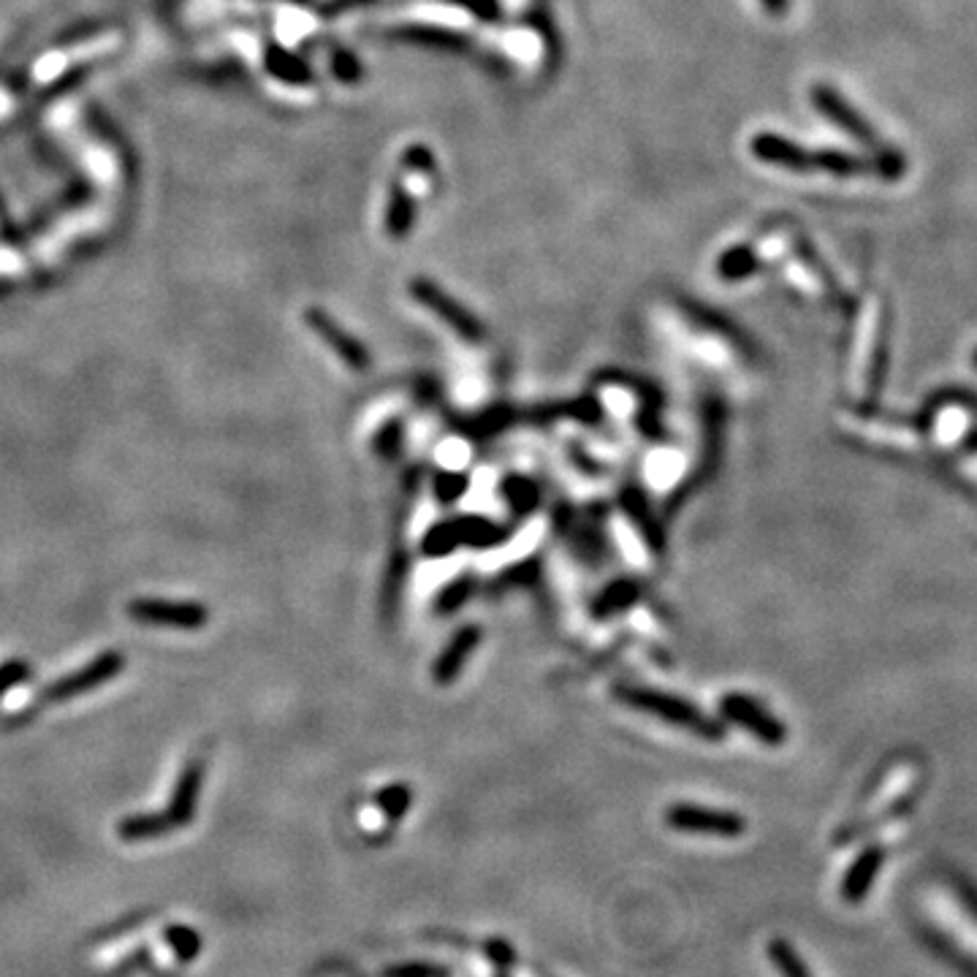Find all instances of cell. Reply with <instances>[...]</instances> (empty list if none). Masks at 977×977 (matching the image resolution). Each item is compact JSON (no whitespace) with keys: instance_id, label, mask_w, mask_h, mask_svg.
<instances>
[{"instance_id":"obj_4","label":"cell","mask_w":977,"mask_h":977,"mask_svg":"<svg viewBox=\"0 0 977 977\" xmlns=\"http://www.w3.org/2000/svg\"><path fill=\"white\" fill-rule=\"evenodd\" d=\"M812 104L820 115L829 117L831 123L839 125V128L844 131V134L853 136L855 142L866 144V147H872V153L874 149L883 147L877 131H874V125L869 123V119L863 117L861 112L855 110V106L850 104L842 93H839V90H834L831 85H823V82H818V85L812 87Z\"/></svg>"},{"instance_id":"obj_8","label":"cell","mask_w":977,"mask_h":977,"mask_svg":"<svg viewBox=\"0 0 977 977\" xmlns=\"http://www.w3.org/2000/svg\"><path fill=\"white\" fill-rule=\"evenodd\" d=\"M749 149L758 160L771 166H782V169L793 172H809L814 169V149L801 147L799 142L784 139L777 134H758L749 142Z\"/></svg>"},{"instance_id":"obj_13","label":"cell","mask_w":977,"mask_h":977,"mask_svg":"<svg viewBox=\"0 0 977 977\" xmlns=\"http://www.w3.org/2000/svg\"><path fill=\"white\" fill-rule=\"evenodd\" d=\"M201 777H204L201 763H190L188 769H185L183 779H179L177 790H174L172 796V807L169 812H166V818L172 820L174 829H179V825H185L190 818H194L196 799H199V790H201Z\"/></svg>"},{"instance_id":"obj_7","label":"cell","mask_w":977,"mask_h":977,"mask_svg":"<svg viewBox=\"0 0 977 977\" xmlns=\"http://www.w3.org/2000/svg\"><path fill=\"white\" fill-rule=\"evenodd\" d=\"M308 323L318 337H321L323 343H329V347L343 358L347 367H353L356 373H364V370L370 367L367 347L358 343L353 334H347L332 315H326L323 310H308Z\"/></svg>"},{"instance_id":"obj_24","label":"cell","mask_w":977,"mask_h":977,"mask_svg":"<svg viewBox=\"0 0 977 977\" xmlns=\"http://www.w3.org/2000/svg\"><path fill=\"white\" fill-rule=\"evenodd\" d=\"M405 35H407V39H429V41H446V44H448V46H459V44H465V39H461V35L446 33V30H418V28H410V30H405Z\"/></svg>"},{"instance_id":"obj_12","label":"cell","mask_w":977,"mask_h":977,"mask_svg":"<svg viewBox=\"0 0 977 977\" xmlns=\"http://www.w3.org/2000/svg\"><path fill=\"white\" fill-rule=\"evenodd\" d=\"M885 853L880 848H869L863 850L859 859L853 861V866L848 869L842 880V898L850 904H859L863 898L869 896L872 885L877 883L880 877V869H883Z\"/></svg>"},{"instance_id":"obj_16","label":"cell","mask_w":977,"mask_h":977,"mask_svg":"<svg viewBox=\"0 0 977 977\" xmlns=\"http://www.w3.org/2000/svg\"><path fill=\"white\" fill-rule=\"evenodd\" d=\"M172 829L174 825L166 814H134V818H125L117 831L125 842H142V839L164 836Z\"/></svg>"},{"instance_id":"obj_28","label":"cell","mask_w":977,"mask_h":977,"mask_svg":"<svg viewBox=\"0 0 977 977\" xmlns=\"http://www.w3.org/2000/svg\"><path fill=\"white\" fill-rule=\"evenodd\" d=\"M467 595V584L465 581H461V584H451L446 590V595L440 597V605H443V611H451V605H454V601H461V597Z\"/></svg>"},{"instance_id":"obj_29","label":"cell","mask_w":977,"mask_h":977,"mask_svg":"<svg viewBox=\"0 0 977 977\" xmlns=\"http://www.w3.org/2000/svg\"><path fill=\"white\" fill-rule=\"evenodd\" d=\"M760 3H763V9L775 17L788 14V9H790V0H760Z\"/></svg>"},{"instance_id":"obj_20","label":"cell","mask_w":977,"mask_h":977,"mask_svg":"<svg viewBox=\"0 0 977 977\" xmlns=\"http://www.w3.org/2000/svg\"><path fill=\"white\" fill-rule=\"evenodd\" d=\"M377 807L383 809V814H386L388 820H399L407 812V807H410V790H407L405 784H392V788L381 790V796H377Z\"/></svg>"},{"instance_id":"obj_5","label":"cell","mask_w":977,"mask_h":977,"mask_svg":"<svg viewBox=\"0 0 977 977\" xmlns=\"http://www.w3.org/2000/svg\"><path fill=\"white\" fill-rule=\"evenodd\" d=\"M719 711H723L725 719L741 725V728L749 730V734H752L758 741H763V745L779 747L784 745V739H788V728H784V725L779 723L766 706H760L758 700H752L745 693L725 695L723 704H719Z\"/></svg>"},{"instance_id":"obj_18","label":"cell","mask_w":977,"mask_h":977,"mask_svg":"<svg viewBox=\"0 0 977 977\" xmlns=\"http://www.w3.org/2000/svg\"><path fill=\"white\" fill-rule=\"evenodd\" d=\"M869 166H872V172L877 174L880 179H885V183H896V179H902L904 172H907V158L902 155V149L891 147V144H883V147L872 153Z\"/></svg>"},{"instance_id":"obj_25","label":"cell","mask_w":977,"mask_h":977,"mask_svg":"<svg viewBox=\"0 0 977 977\" xmlns=\"http://www.w3.org/2000/svg\"><path fill=\"white\" fill-rule=\"evenodd\" d=\"M388 977H446V973L437 967H429V964H405V967L392 969Z\"/></svg>"},{"instance_id":"obj_11","label":"cell","mask_w":977,"mask_h":977,"mask_svg":"<svg viewBox=\"0 0 977 977\" xmlns=\"http://www.w3.org/2000/svg\"><path fill=\"white\" fill-rule=\"evenodd\" d=\"M119 668H123V657L115 655V652H110V655H101L98 661H93V665H87V668L76 671V674L69 676V679L58 682V685L50 690V698L52 700L74 698V695L85 693V690H90V687H95V685H101V682L112 679V676H115Z\"/></svg>"},{"instance_id":"obj_21","label":"cell","mask_w":977,"mask_h":977,"mask_svg":"<svg viewBox=\"0 0 977 977\" xmlns=\"http://www.w3.org/2000/svg\"><path fill=\"white\" fill-rule=\"evenodd\" d=\"M166 939H169L174 953H177L179 958H194L201 948V939L194 928H185V926L169 928V932H166Z\"/></svg>"},{"instance_id":"obj_6","label":"cell","mask_w":977,"mask_h":977,"mask_svg":"<svg viewBox=\"0 0 977 977\" xmlns=\"http://www.w3.org/2000/svg\"><path fill=\"white\" fill-rule=\"evenodd\" d=\"M671 829L685 831V834L704 836H741L745 834V818L734 812H719V809H704L695 804H676L665 812Z\"/></svg>"},{"instance_id":"obj_10","label":"cell","mask_w":977,"mask_h":977,"mask_svg":"<svg viewBox=\"0 0 977 977\" xmlns=\"http://www.w3.org/2000/svg\"><path fill=\"white\" fill-rule=\"evenodd\" d=\"M481 635H484L481 627L476 625L461 627V631L448 641V646L440 652L435 665H432V679H435L437 685H451V682L459 676L461 665H465L467 657L472 655V649L481 644Z\"/></svg>"},{"instance_id":"obj_27","label":"cell","mask_w":977,"mask_h":977,"mask_svg":"<svg viewBox=\"0 0 977 977\" xmlns=\"http://www.w3.org/2000/svg\"><path fill=\"white\" fill-rule=\"evenodd\" d=\"M405 164L418 166V169H424V172L435 169V158H432V153H429L427 147H410V149H407Z\"/></svg>"},{"instance_id":"obj_30","label":"cell","mask_w":977,"mask_h":977,"mask_svg":"<svg viewBox=\"0 0 977 977\" xmlns=\"http://www.w3.org/2000/svg\"><path fill=\"white\" fill-rule=\"evenodd\" d=\"M962 896H964V902H967V907L973 910V915L977 918V891L975 888H962Z\"/></svg>"},{"instance_id":"obj_17","label":"cell","mask_w":977,"mask_h":977,"mask_svg":"<svg viewBox=\"0 0 977 977\" xmlns=\"http://www.w3.org/2000/svg\"><path fill=\"white\" fill-rule=\"evenodd\" d=\"M760 267L758 256L749 245H736V248L725 250L717 261V274L723 280H745L755 269Z\"/></svg>"},{"instance_id":"obj_22","label":"cell","mask_w":977,"mask_h":977,"mask_svg":"<svg viewBox=\"0 0 977 977\" xmlns=\"http://www.w3.org/2000/svg\"><path fill=\"white\" fill-rule=\"evenodd\" d=\"M513 484H517L519 491L513 489L511 484H506V495L511 497V506L517 508L519 513L530 511V508L536 506V500H538V489H536V484L524 481V478H513Z\"/></svg>"},{"instance_id":"obj_15","label":"cell","mask_w":977,"mask_h":977,"mask_svg":"<svg viewBox=\"0 0 977 977\" xmlns=\"http://www.w3.org/2000/svg\"><path fill=\"white\" fill-rule=\"evenodd\" d=\"M814 169H823L834 174V177H863V174L872 172V166H869V158L829 147L814 149Z\"/></svg>"},{"instance_id":"obj_14","label":"cell","mask_w":977,"mask_h":977,"mask_svg":"<svg viewBox=\"0 0 977 977\" xmlns=\"http://www.w3.org/2000/svg\"><path fill=\"white\" fill-rule=\"evenodd\" d=\"M416 224V201L407 194L399 183L388 188V207H386V231L388 237L403 239Z\"/></svg>"},{"instance_id":"obj_9","label":"cell","mask_w":977,"mask_h":977,"mask_svg":"<svg viewBox=\"0 0 977 977\" xmlns=\"http://www.w3.org/2000/svg\"><path fill=\"white\" fill-rule=\"evenodd\" d=\"M128 614L149 625H174V627H201L207 622V611L194 603H169V601H136L128 605Z\"/></svg>"},{"instance_id":"obj_26","label":"cell","mask_w":977,"mask_h":977,"mask_svg":"<svg viewBox=\"0 0 977 977\" xmlns=\"http://www.w3.org/2000/svg\"><path fill=\"white\" fill-rule=\"evenodd\" d=\"M28 674V665L25 663H9L0 668V695L9 690L11 685H17L20 679H25Z\"/></svg>"},{"instance_id":"obj_3","label":"cell","mask_w":977,"mask_h":977,"mask_svg":"<svg viewBox=\"0 0 977 977\" xmlns=\"http://www.w3.org/2000/svg\"><path fill=\"white\" fill-rule=\"evenodd\" d=\"M502 538L500 527L487 519H457L432 527L424 538V551L429 557H443L459 547H491Z\"/></svg>"},{"instance_id":"obj_31","label":"cell","mask_w":977,"mask_h":977,"mask_svg":"<svg viewBox=\"0 0 977 977\" xmlns=\"http://www.w3.org/2000/svg\"><path fill=\"white\" fill-rule=\"evenodd\" d=\"M973 364H975V370H977V351H975V356H973Z\"/></svg>"},{"instance_id":"obj_1","label":"cell","mask_w":977,"mask_h":977,"mask_svg":"<svg viewBox=\"0 0 977 977\" xmlns=\"http://www.w3.org/2000/svg\"><path fill=\"white\" fill-rule=\"evenodd\" d=\"M616 698L622 704L633 706V709L661 717L665 723L676 725V728L693 730V734H698L706 741H719L725 736L723 725L706 717L698 706L687 704L685 698H676V695L649 690V687H616Z\"/></svg>"},{"instance_id":"obj_23","label":"cell","mask_w":977,"mask_h":977,"mask_svg":"<svg viewBox=\"0 0 977 977\" xmlns=\"http://www.w3.org/2000/svg\"><path fill=\"white\" fill-rule=\"evenodd\" d=\"M633 597H635V584H616L614 590L605 592V597L597 603V609H609V611L622 609V605L631 603Z\"/></svg>"},{"instance_id":"obj_19","label":"cell","mask_w":977,"mask_h":977,"mask_svg":"<svg viewBox=\"0 0 977 977\" xmlns=\"http://www.w3.org/2000/svg\"><path fill=\"white\" fill-rule=\"evenodd\" d=\"M769 956L771 962H775V967L782 973V977H812L807 964L801 962L799 953L790 948L784 939H775V943L769 945Z\"/></svg>"},{"instance_id":"obj_2","label":"cell","mask_w":977,"mask_h":977,"mask_svg":"<svg viewBox=\"0 0 977 977\" xmlns=\"http://www.w3.org/2000/svg\"><path fill=\"white\" fill-rule=\"evenodd\" d=\"M407 291H410V297L416 299L418 304H424L429 313H435L437 318H440L448 329H454L459 337L470 340V343H478V340H484V334H487L484 332V323L478 321L470 310L461 308L457 299L448 297V293L443 291V288L437 283H432V280L413 278L410 285H407Z\"/></svg>"}]
</instances>
